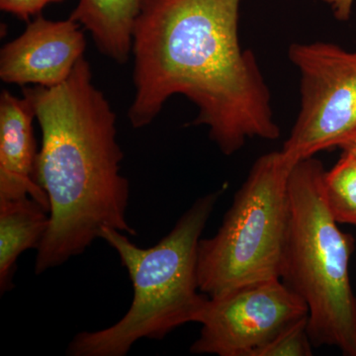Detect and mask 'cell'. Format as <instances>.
I'll return each mask as SVG.
<instances>
[{
	"label": "cell",
	"instance_id": "6",
	"mask_svg": "<svg viewBox=\"0 0 356 356\" xmlns=\"http://www.w3.org/2000/svg\"><path fill=\"white\" fill-rule=\"evenodd\" d=\"M288 54L299 70L301 109L282 151L300 161L356 133V51L315 42L293 44Z\"/></svg>",
	"mask_w": 356,
	"mask_h": 356
},
{
	"label": "cell",
	"instance_id": "13",
	"mask_svg": "<svg viewBox=\"0 0 356 356\" xmlns=\"http://www.w3.org/2000/svg\"><path fill=\"white\" fill-rule=\"evenodd\" d=\"M308 320L297 323L271 343L259 351L257 356H311L313 355Z\"/></svg>",
	"mask_w": 356,
	"mask_h": 356
},
{
	"label": "cell",
	"instance_id": "9",
	"mask_svg": "<svg viewBox=\"0 0 356 356\" xmlns=\"http://www.w3.org/2000/svg\"><path fill=\"white\" fill-rule=\"evenodd\" d=\"M30 100L9 91L0 96V200L31 197L50 212L46 192L35 179L37 149Z\"/></svg>",
	"mask_w": 356,
	"mask_h": 356
},
{
	"label": "cell",
	"instance_id": "11",
	"mask_svg": "<svg viewBox=\"0 0 356 356\" xmlns=\"http://www.w3.org/2000/svg\"><path fill=\"white\" fill-rule=\"evenodd\" d=\"M140 4L142 0H79L70 18L90 32L102 54L124 64L132 53Z\"/></svg>",
	"mask_w": 356,
	"mask_h": 356
},
{
	"label": "cell",
	"instance_id": "16",
	"mask_svg": "<svg viewBox=\"0 0 356 356\" xmlns=\"http://www.w3.org/2000/svg\"><path fill=\"white\" fill-rule=\"evenodd\" d=\"M339 147L343 149L344 154H348V156L356 159V133L353 134L348 140H344Z\"/></svg>",
	"mask_w": 356,
	"mask_h": 356
},
{
	"label": "cell",
	"instance_id": "2",
	"mask_svg": "<svg viewBox=\"0 0 356 356\" xmlns=\"http://www.w3.org/2000/svg\"><path fill=\"white\" fill-rule=\"evenodd\" d=\"M22 93L41 129L35 179L50 203L35 261L40 275L83 254L103 228L137 233L127 221L130 184L120 173L116 114L93 83L88 60L81 58L64 83Z\"/></svg>",
	"mask_w": 356,
	"mask_h": 356
},
{
	"label": "cell",
	"instance_id": "7",
	"mask_svg": "<svg viewBox=\"0 0 356 356\" xmlns=\"http://www.w3.org/2000/svg\"><path fill=\"white\" fill-rule=\"evenodd\" d=\"M309 318L304 300L280 278L259 281L208 299L193 355L257 356L290 327Z\"/></svg>",
	"mask_w": 356,
	"mask_h": 356
},
{
	"label": "cell",
	"instance_id": "3",
	"mask_svg": "<svg viewBox=\"0 0 356 356\" xmlns=\"http://www.w3.org/2000/svg\"><path fill=\"white\" fill-rule=\"evenodd\" d=\"M221 194L197 199L152 248L138 247L118 229H102L100 238L116 250L132 281V304L111 327L77 334L67 355L125 356L140 339L159 341L181 325L198 323L209 299L199 289L198 245Z\"/></svg>",
	"mask_w": 356,
	"mask_h": 356
},
{
	"label": "cell",
	"instance_id": "8",
	"mask_svg": "<svg viewBox=\"0 0 356 356\" xmlns=\"http://www.w3.org/2000/svg\"><path fill=\"white\" fill-rule=\"evenodd\" d=\"M81 26L69 18L51 21L39 15L0 53V79L17 86L51 88L64 83L86 48Z\"/></svg>",
	"mask_w": 356,
	"mask_h": 356
},
{
	"label": "cell",
	"instance_id": "10",
	"mask_svg": "<svg viewBox=\"0 0 356 356\" xmlns=\"http://www.w3.org/2000/svg\"><path fill=\"white\" fill-rule=\"evenodd\" d=\"M50 225V212L31 197L0 200V291L13 288L16 261L38 250Z\"/></svg>",
	"mask_w": 356,
	"mask_h": 356
},
{
	"label": "cell",
	"instance_id": "12",
	"mask_svg": "<svg viewBox=\"0 0 356 356\" xmlns=\"http://www.w3.org/2000/svg\"><path fill=\"white\" fill-rule=\"evenodd\" d=\"M325 201L339 224L356 226V159L343 156L330 172H325Z\"/></svg>",
	"mask_w": 356,
	"mask_h": 356
},
{
	"label": "cell",
	"instance_id": "15",
	"mask_svg": "<svg viewBox=\"0 0 356 356\" xmlns=\"http://www.w3.org/2000/svg\"><path fill=\"white\" fill-rule=\"evenodd\" d=\"M331 7L337 19L346 21L350 18L355 0H323Z\"/></svg>",
	"mask_w": 356,
	"mask_h": 356
},
{
	"label": "cell",
	"instance_id": "1",
	"mask_svg": "<svg viewBox=\"0 0 356 356\" xmlns=\"http://www.w3.org/2000/svg\"><path fill=\"white\" fill-rule=\"evenodd\" d=\"M241 0H142L133 30L134 128L149 125L173 95L198 108L226 156L248 139L276 140L269 89L254 54L238 41Z\"/></svg>",
	"mask_w": 356,
	"mask_h": 356
},
{
	"label": "cell",
	"instance_id": "14",
	"mask_svg": "<svg viewBox=\"0 0 356 356\" xmlns=\"http://www.w3.org/2000/svg\"><path fill=\"white\" fill-rule=\"evenodd\" d=\"M65 0H0V9L13 14L21 20L30 21L31 17L41 15L49 4L60 3Z\"/></svg>",
	"mask_w": 356,
	"mask_h": 356
},
{
	"label": "cell",
	"instance_id": "5",
	"mask_svg": "<svg viewBox=\"0 0 356 356\" xmlns=\"http://www.w3.org/2000/svg\"><path fill=\"white\" fill-rule=\"evenodd\" d=\"M297 159L273 152L257 159L214 236L198 245L199 289L210 298L280 278L289 213L290 173Z\"/></svg>",
	"mask_w": 356,
	"mask_h": 356
},
{
	"label": "cell",
	"instance_id": "4",
	"mask_svg": "<svg viewBox=\"0 0 356 356\" xmlns=\"http://www.w3.org/2000/svg\"><path fill=\"white\" fill-rule=\"evenodd\" d=\"M325 172L314 156L293 166L280 280L308 307L313 346L356 356V297L350 280L353 238L339 228L327 206Z\"/></svg>",
	"mask_w": 356,
	"mask_h": 356
}]
</instances>
